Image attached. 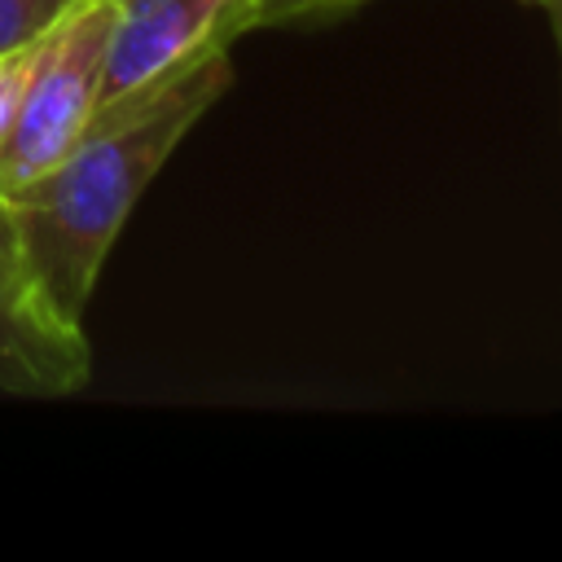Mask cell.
I'll return each mask as SVG.
<instances>
[{"label": "cell", "instance_id": "cell-1", "mask_svg": "<svg viewBox=\"0 0 562 562\" xmlns=\"http://www.w3.org/2000/svg\"><path fill=\"white\" fill-rule=\"evenodd\" d=\"M228 83L233 61L220 53L154 97L92 114L83 136L48 171L4 198L22 259L61 321L83 325L97 277L132 206Z\"/></svg>", "mask_w": 562, "mask_h": 562}, {"label": "cell", "instance_id": "cell-2", "mask_svg": "<svg viewBox=\"0 0 562 562\" xmlns=\"http://www.w3.org/2000/svg\"><path fill=\"white\" fill-rule=\"evenodd\" d=\"M110 0H79L44 31L18 123L0 145V198L48 171L92 123L101 101Z\"/></svg>", "mask_w": 562, "mask_h": 562}, {"label": "cell", "instance_id": "cell-3", "mask_svg": "<svg viewBox=\"0 0 562 562\" xmlns=\"http://www.w3.org/2000/svg\"><path fill=\"white\" fill-rule=\"evenodd\" d=\"M246 31H255L250 0H110L97 114L154 97Z\"/></svg>", "mask_w": 562, "mask_h": 562}, {"label": "cell", "instance_id": "cell-4", "mask_svg": "<svg viewBox=\"0 0 562 562\" xmlns=\"http://www.w3.org/2000/svg\"><path fill=\"white\" fill-rule=\"evenodd\" d=\"M88 378V334L83 325L61 321L40 294L0 198V391L22 400H57L75 395Z\"/></svg>", "mask_w": 562, "mask_h": 562}, {"label": "cell", "instance_id": "cell-5", "mask_svg": "<svg viewBox=\"0 0 562 562\" xmlns=\"http://www.w3.org/2000/svg\"><path fill=\"white\" fill-rule=\"evenodd\" d=\"M79 0H0V53L40 40L53 22H61Z\"/></svg>", "mask_w": 562, "mask_h": 562}, {"label": "cell", "instance_id": "cell-6", "mask_svg": "<svg viewBox=\"0 0 562 562\" xmlns=\"http://www.w3.org/2000/svg\"><path fill=\"white\" fill-rule=\"evenodd\" d=\"M40 44H44V35L31 40V44H18V48H4L0 53V145L9 140V132L18 123V110H22V97H26L35 57H40Z\"/></svg>", "mask_w": 562, "mask_h": 562}, {"label": "cell", "instance_id": "cell-7", "mask_svg": "<svg viewBox=\"0 0 562 562\" xmlns=\"http://www.w3.org/2000/svg\"><path fill=\"white\" fill-rule=\"evenodd\" d=\"M351 4H364V0H250V18H255V31H259V26H281V22L312 18V13L351 9Z\"/></svg>", "mask_w": 562, "mask_h": 562}, {"label": "cell", "instance_id": "cell-8", "mask_svg": "<svg viewBox=\"0 0 562 562\" xmlns=\"http://www.w3.org/2000/svg\"><path fill=\"white\" fill-rule=\"evenodd\" d=\"M544 13L553 22V35H558V53H562V0H544Z\"/></svg>", "mask_w": 562, "mask_h": 562}, {"label": "cell", "instance_id": "cell-9", "mask_svg": "<svg viewBox=\"0 0 562 562\" xmlns=\"http://www.w3.org/2000/svg\"><path fill=\"white\" fill-rule=\"evenodd\" d=\"M522 4H544V0H522Z\"/></svg>", "mask_w": 562, "mask_h": 562}]
</instances>
